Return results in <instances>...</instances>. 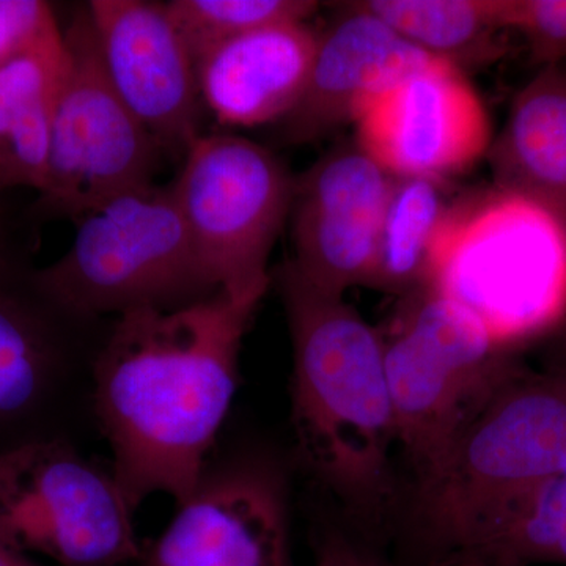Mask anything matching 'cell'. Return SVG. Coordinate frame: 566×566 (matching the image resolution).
Masks as SVG:
<instances>
[{"instance_id":"1","label":"cell","mask_w":566,"mask_h":566,"mask_svg":"<svg viewBox=\"0 0 566 566\" xmlns=\"http://www.w3.org/2000/svg\"><path fill=\"white\" fill-rule=\"evenodd\" d=\"M262 296L218 293L175 311L117 316L92 364L96 419L134 513L164 493L180 506L240 385V353Z\"/></svg>"},{"instance_id":"2","label":"cell","mask_w":566,"mask_h":566,"mask_svg":"<svg viewBox=\"0 0 566 566\" xmlns=\"http://www.w3.org/2000/svg\"><path fill=\"white\" fill-rule=\"evenodd\" d=\"M277 283L292 335L297 450L345 505L374 515L392 490L397 446L382 333L345 297L304 282L289 262Z\"/></svg>"},{"instance_id":"3","label":"cell","mask_w":566,"mask_h":566,"mask_svg":"<svg viewBox=\"0 0 566 566\" xmlns=\"http://www.w3.org/2000/svg\"><path fill=\"white\" fill-rule=\"evenodd\" d=\"M428 289L516 352L566 318V226L504 189L453 199L431 253Z\"/></svg>"},{"instance_id":"4","label":"cell","mask_w":566,"mask_h":566,"mask_svg":"<svg viewBox=\"0 0 566 566\" xmlns=\"http://www.w3.org/2000/svg\"><path fill=\"white\" fill-rule=\"evenodd\" d=\"M33 277L76 322L140 308L175 311L219 292L170 185L134 189L85 214L69 251Z\"/></svg>"},{"instance_id":"5","label":"cell","mask_w":566,"mask_h":566,"mask_svg":"<svg viewBox=\"0 0 566 566\" xmlns=\"http://www.w3.org/2000/svg\"><path fill=\"white\" fill-rule=\"evenodd\" d=\"M566 469V363L524 367L420 482L424 520L458 556L499 513Z\"/></svg>"},{"instance_id":"6","label":"cell","mask_w":566,"mask_h":566,"mask_svg":"<svg viewBox=\"0 0 566 566\" xmlns=\"http://www.w3.org/2000/svg\"><path fill=\"white\" fill-rule=\"evenodd\" d=\"M382 338L397 446L423 482L524 364L428 286L400 297Z\"/></svg>"},{"instance_id":"7","label":"cell","mask_w":566,"mask_h":566,"mask_svg":"<svg viewBox=\"0 0 566 566\" xmlns=\"http://www.w3.org/2000/svg\"><path fill=\"white\" fill-rule=\"evenodd\" d=\"M296 177L248 137L202 134L185 153L172 182L192 243L216 289L262 296L271 252L292 214Z\"/></svg>"},{"instance_id":"8","label":"cell","mask_w":566,"mask_h":566,"mask_svg":"<svg viewBox=\"0 0 566 566\" xmlns=\"http://www.w3.org/2000/svg\"><path fill=\"white\" fill-rule=\"evenodd\" d=\"M63 36L50 164L32 218L77 222L115 197L153 185L161 147L112 87L87 7Z\"/></svg>"},{"instance_id":"9","label":"cell","mask_w":566,"mask_h":566,"mask_svg":"<svg viewBox=\"0 0 566 566\" xmlns=\"http://www.w3.org/2000/svg\"><path fill=\"white\" fill-rule=\"evenodd\" d=\"M114 472L66 438L0 453V539L62 566H123L144 549Z\"/></svg>"},{"instance_id":"10","label":"cell","mask_w":566,"mask_h":566,"mask_svg":"<svg viewBox=\"0 0 566 566\" xmlns=\"http://www.w3.org/2000/svg\"><path fill=\"white\" fill-rule=\"evenodd\" d=\"M354 128V140L392 177L447 182L486 158L494 139L468 73L436 59L365 104Z\"/></svg>"},{"instance_id":"11","label":"cell","mask_w":566,"mask_h":566,"mask_svg":"<svg viewBox=\"0 0 566 566\" xmlns=\"http://www.w3.org/2000/svg\"><path fill=\"white\" fill-rule=\"evenodd\" d=\"M394 177L356 140L335 145L294 185V256L286 260L318 292L345 297L370 289Z\"/></svg>"},{"instance_id":"12","label":"cell","mask_w":566,"mask_h":566,"mask_svg":"<svg viewBox=\"0 0 566 566\" xmlns=\"http://www.w3.org/2000/svg\"><path fill=\"white\" fill-rule=\"evenodd\" d=\"M18 252L0 256V453L65 438L61 420L74 368L73 327Z\"/></svg>"},{"instance_id":"13","label":"cell","mask_w":566,"mask_h":566,"mask_svg":"<svg viewBox=\"0 0 566 566\" xmlns=\"http://www.w3.org/2000/svg\"><path fill=\"white\" fill-rule=\"evenodd\" d=\"M87 11L112 87L159 147L185 155L202 136V96L166 3L93 0Z\"/></svg>"},{"instance_id":"14","label":"cell","mask_w":566,"mask_h":566,"mask_svg":"<svg viewBox=\"0 0 566 566\" xmlns=\"http://www.w3.org/2000/svg\"><path fill=\"white\" fill-rule=\"evenodd\" d=\"M140 566H293L277 476L251 465L205 475Z\"/></svg>"},{"instance_id":"15","label":"cell","mask_w":566,"mask_h":566,"mask_svg":"<svg viewBox=\"0 0 566 566\" xmlns=\"http://www.w3.org/2000/svg\"><path fill=\"white\" fill-rule=\"evenodd\" d=\"M318 33L307 85L282 120L290 144H311L354 125L365 104L433 59L357 2Z\"/></svg>"},{"instance_id":"16","label":"cell","mask_w":566,"mask_h":566,"mask_svg":"<svg viewBox=\"0 0 566 566\" xmlns=\"http://www.w3.org/2000/svg\"><path fill=\"white\" fill-rule=\"evenodd\" d=\"M318 33L305 21L281 22L207 52L196 62L202 102L222 125L282 122L303 96Z\"/></svg>"},{"instance_id":"17","label":"cell","mask_w":566,"mask_h":566,"mask_svg":"<svg viewBox=\"0 0 566 566\" xmlns=\"http://www.w3.org/2000/svg\"><path fill=\"white\" fill-rule=\"evenodd\" d=\"M486 158L495 188L539 205L566 226V62L542 66L516 93Z\"/></svg>"},{"instance_id":"18","label":"cell","mask_w":566,"mask_h":566,"mask_svg":"<svg viewBox=\"0 0 566 566\" xmlns=\"http://www.w3.org/2000/svg\"><path fill=\"white\" fill-rule=\"evenodd\" d=\"M65 57L62 32L0 66V192L44 188Z\"/></svg>"},{"instance_id":"19","label":"cell","mask_w":566,"mask_h":566,"mask_svg":"<svg viewBox=\"0 0 566 566\" xmlns=\"http://www.w3.org/2000/svg\"><path fill=\"white\" fill-rule=\"evenodd\" d=\"M428 57L468 73L509 54L504 0H363L357 2Z\"/></svg>"},{"instance_id":"20","label":"cell","mask_w":566,"mask_h":566,"mask_svg":"<svg viewBox=\"0 0 566 566\" xmlns=\"http://www.w3.org/2000/svg\"><path fill=\"white\" fill-rule=\"evenodd\" d=\"M452 202L447 181L394 177L370 289L405 297L427 286L431 253Z\"/></svg>"},{"instance_id":"21","label":"cell","mask_w":566,"mask_h":566,"mask_svg":"<svg viewBox=\"0 0 566 566\" xmlns=\"http://www.w3.org/2000/svg\"><path fill=\"white\" fill-rule=\"evenodd\" d=\"M457 558L460 566H566V469L499 513Z\"/></svg>"},{"instance_id":"22","label":"cell","mask_w":566,"mask_h":566,"mask_svg":"<svg viewBox=\"0 0 566 566\" xmlns=\"http://www.w3.org/2000/svg\"><path fill=\"white\" fill-rule=\"evenodd\" d=\"M193 63L245 33L281 22L307 21L318 10L312 0H172L166 3Z\"/></svg>"},{"instance_id":"23","label":"cell","mask_w":566,"mask_h":566,"mask_svg":"<svg viewBox=\"0 0 566 566\" xmlns=\"http://www.w3.org/2000/svg\"><path fill=\"white\" fill-rule=\"evenodd\" d=\"M502 18L506 32L523 36L538 69L566 62V0H504Z\"/></svg>"},{"instance_id":"24","label":"cell","mask_w":566,"mask_h":566,"mask_svg":"<svg viewBox=\"0 0 566 566\" xmlns=\"http://www.w3.org/2000/svg\"><path fill=\"white\" fill-rule=\"evenodd\" d=\"M61 33L50 3L0 0V66L36 50Z\"/></svg>"},{"instance_id":"25","label":"cell","mask_w":566,"mask_h":566,"mask_svg":"<svg viewBox=\"0 0 566 566\" xmlns=\"http://www.w3.org/2000/svg\"><path fill=\"white\" fill-rule=\"evenodd\" d=\"M315 566H394L353 545L338 535L324 536L316 547Z\"/></svg>"},{"instance_id":"26","label":"cell","mask_w":566,"mask_h":566,"mask_svg":"<svg viewBox=\"0 0 566 566\" xmlns=\"http://www.w3.org/2000/svg\"><path fill=\"white\" fill-rule=\"evenodd\" d=\"M0 566H40L28 557V554H22L20 551L7 545L6 542L0 539Z\"/></svg>"},{"instance_id":"27","label":"cell","mask_w":566,"mask_h":566,"mask_svg":"<svg viewBox=\"0 0 566 566\" xmlns=\"http://www.w3.org/2000/svg\"><path fill=\"white\" fill-rule=\"evenodd\" d=\"M17 252L11 248L9 240V232H7L6 223L0 219V256L9 255V253Z\"/></svg>"},{"instance_id":"28","label":"cell","mask_w":566,"mask_h":566,"mask_svg":"<svg viewBox=\"0 0 566 566\" xmlns=\"http://www.w3.org/2000/svg\"><path fill=\"white\" fill-rule=\"evenodd\" d=\"M562 356H564L565 363H566V348L564 349V353H562Z\"/></svg>"}]
</instances>
